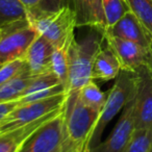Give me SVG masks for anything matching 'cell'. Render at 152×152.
<instances>
[{
    "label": "cell",
    "mask_w": 152,
    "mask_h": 152,
    "mask_svg": "<svg viewBox=\"0 0 152 152\" xmlns=\"http://www.w3.org/2000/svg\"><path fill=\"white\" fill-rule=\"evenodd\" d=\"M99 115L100 112L81 102L77 92L67 96L64 107L63 152H89Z\"/></svg>",
    "instance_id": "obj_1"
},
{
    "label": "cell",
    "mask_w": 152,
    "mask_h": 152,
    "mask_svg": "<svg viewBox=\"0 0 152 152\" xmlns=\"http://www.w3.org/2000/svg\"><path fill=\"white\" fill-rule=\"evenodd\" d=\"M27 19L37 32L47 39L54 48L68 49L75 40L76 16L69 4L54 11H43L37 7L27 10Z\"/></svg>",
    "instance_id": "obj_2"
},
{
    "label": "cell",
    "mask_w": 152,
    "mask_h": 152,
    "mask_svg": "<svg viewBox=\"0 0 152 152\" xmlns=\"http://www.w3.org/2000/svg\"><path fill=\"white\" fill-rule=\"evenodd\" d=\"M105 42L104 34L97 29L91 31L80 41L75 40L68 48L69 80L66 95L77 92L92 79L95 58Z\"/></svg>",
    "instance_id": "obj_3"
},
{
    "label": "cell",
    "mask_w": 152,
    "mask_h": 152,
    "mask_svg": "<svg viewBox=\"0 0 152 152\" xmlns=\"http://www.w3.org/2000/svg\"><path fill=\"white\" fill-rule=\"evenodd\" d=\"M135 94V72L121 70L115 83L107 91V97L90 141V149L102 141L105 128L120 114Z\"/></svg>",
    "instance_id": "obj_4"
},
{
    "label": "cell",
    "mask_w": 152,
    "mask_h": 152,
    "mask_svg": "<svg viewBox=\"0 0 152 152\" xmlns=\"http://www.w3.org/2000/svg\"><path fill=\"white\" fill-rule=\"evenodd\" d=\"M0 59L3 63L24 59L28 48L38 37L27 18L0 28Z\"/></svg>",
    "instance_id": "obj_5"
},
{
    "label": "cell",
    "mask_w": 152,
    "mask_h": 152,
    "mask_svg": "<svg viewBox=\"0 0 152 152\" xmlns=\"http://www.w3.org/2000/svg\"><path fill=\"white\" fill-rule=\"evenodd\" d=\"M67 95L61 93L47 99L17 105L1 122L0 134L34 122L65 106Z\"/></svg>",
    "instance_id": "obj_6"
},
{
    "label": "cell",
    "mask_w": 152,
    "mask_h": 152,
    "mask_svg": "<svg viewBox=\"0 0 152 152\" xmlns=\"http://www.w3.org/2000/svg\"><path fill=\"white\" fill-rule=\"evenodd\" d=\"M135 130L134 96L125 105L116 125L105 140L92 147L89 152H124Z\"/></svg>",
    "instance_id": "obj_7"
},
{
    "label": "cell",
    "mask_w": 152,
    "mask_h": 152,
    "mask_svg": "<svg viewBox=\"0 0 152 152\" xmlns=\"http://www.w3.org/2000/svg\"><path fill=\"white\" fill-rule=\"evenodd\" d=\"M134 72L135 129H152V72L146 65Z\"/></svg>",
    "instance_id": "obj_8"
},
{
    "label": "cell",
    "mask_w": 152,
    "mask_h": 152,
    "mask_svg": "<svg viewBox=\"0 0 152 152\" xmlns=\"http://www.w3.org/2000/svg\"><path fill=\"white\" fill-rule=\"evenodd\" d=\"M64 140V110L41 127L25 143L20 152H53Z\"/></svg>",
    "instance_id": "obj_9"
},
{
    "label": "cell",
    "mask_w": 152,
    "mask_h": 152,
    "mask_svg": "<svg viewBox=\"0 0 152 152\" xmlns=\"http://www.w3.org/2000/svg\"><path fill=\"white\" fill-rule=\"evenodd\" d=\"M105 43L112 48L121 66V70L134 72L139 67L146 65L148 48L124 39L104 34Z\"/></svg>",
    "instance_id": "obj_10"
},
{
    "label": "cell",
    "mask_w": 152,
    "mask_h": 152,
    "mask_svg": "<svg viewBox=\"0 0 152 152\" xmlns=\"http://www.w3.org/2000/svg\"><path fill=\"white\" fill-rule=\"evenodd\" d=\"M65 107V106H64ZM58 110L24 126L0 134V152H20L25 143L45 124L58 116L64 110Z\"/></svg>",
    "instance_id": "obj_11"
},
{
    "label": "cell",
    "mask_w": 152,
    "mask_h": 152,
    "mask_svg": "<svg viewBox=\"0 0 152 152\" xmlns=\"http://www.w3.org/2000/svg\"><path fill=\"white\" fill-rule=\"evenodd\" d=\"M104 34L137 43L145 48L149 47L150 41L152 40V34L130 11L125 14L117 23L108 27Z\"/></svg>",
    "instance_id": "obj_12"
},
{
    "label": "cell",
    "mask_w": 152,
    "mask_h": 152,
    "mask_svg": "<svg viewBox=\"0 0 152 152\" xmlns=\"http://www.w3.org/2000/svg\"><path fill=\"white\" fill-rule=\"evenodd\" d=\"M76 16L77 27H90L104 34L107 23L102 0H70Z\"/></svg>",
    "instance_id": "obj_13"
},
{
    "label": "cell",
    "mask_w": 152,
    "mask_h": 152,
    "mask_svg": "<svg viewBox=\"0 0 152 152\" xmlns=\"http://www.w3.org/2000/svg\"><path fill=\"white\" fill-rule=\"evenodd\" d=\"M54 47L43 36L38 34L28 48L24 61L31 76L51 72V59Z\"/></svg>",
    "instance_id": "obj_14"
},
{
    "label": "cell",
    "mask_w": 152,
    "mask_h": 152,
    "mask_svg": "<svg viewBox=\"0 0 152 152\" xmlns=\"http://www.w3.org/2000/svg\"><path fill=\"white\" fill-rule=\"evenodd\" d=\"M121 72V66L116 54L107 45L102 46L94 61L92 79L102 83L114 80Z\"/></svg>",
    "instance_id": "obj_15"
},
{
    "label": "cell",
    "mask_w": 152,
    "mask_h": 152,
    "mask_svg": "<svg viewBox=\"0 0 152 152\" xmlns=\"http://www.w3.org/2000/svg\"><path fill=\"white\" fill-rule=\"evenodd\" d=\"M31 78L32 76L30 75L28 70H25L12 80L0 86V104L19 99L28 87Z\"/></svg>",
    "instance_id": "obj_16"
},
{
    "label": "cell",
    "mask_w": 152,
    "mask_h": 152,
    "mask_svg": "<svg viewBox=\"0 0 152 152\" xmlns=\"http://www.w3.org/2000/svg\"><path fill=\"white\" fill-rule=\"evenodd\" d=\"M78 98L83 103L101 113L107 97V92H102L95 80H91L77 91Z\"/></svg>",
    "instance_id": "obj_17"
},
{
    "label": "cell",
    "mask_w": 152,
    "mask_h": 152,
    "mask_svg": "<svg viewBox=\"0 0 152 152\" xmlns=\"http://www.w3.org/2000/svg\"><path fill=\"white\" fill-rule=\"evenodd\" d=\"M27 18V10L20 0H0V28Z\"/></svg>",
    "instance_id": "obj_18"
},
{
    "label": "cell",
    "mask_w": 152,
    "mask_h": 152,
    "mask_svg": "<svg viewBox=\"0 0 152 152\" xmlns=\"http://www.w3.org/2000/svg\"><path fill=\"white\" fill-rule=\"evenodd\" d=\"M51 72L54 74L67 90L68 80H69V57L68 49L54 48L51 59Z\"/></svg>",
    "instance_id": "obj_19"
},
{
    "label": "cell",
    "mask_w": 152,
    "mask_h": 152,
    "mask_svg": "<svg viewBox=\"0 0 152 152\" xmlns=\"http://www.w3.org/2000/svg\"><path fill=\"white\" fill-rule=\"evenodd\" d=\"M130 12L152 34V0H125Z\"/></svg>",
    "instance_id": "obj_20"
},
{
    "label": "cell",
    "mask_w": 152,
    "mask_h": 152,
    "mask_svg": "<svg viewBox=\"0 0 152 152\" xmlns=\"http://www.w3.org/2000/svg\"><path fill=\"white\" fill-rule=\"evenodd\" d=\"M152 148V129H135L124 152H149Z\"/></svg>",
    "instance_id": "obj_21"
},
{
    "label": "cell",
    "mask_w": 152,
    "mask_h": 152,
    "mask_svg": "<svg viewBox=\"0 0 152 152\" xmlns=\"http://www.w3.org/2000/svg\"><path fill=\"white\" fill-rule=\"evenodd\" d=\"M102 5L107 28L117 23L125 14L130 11L125 0H102Z\"/></svg>",
    "instance_id": "obj_22"
},
{
    "label": "cell",
    "mask_w": 152,
    "mask_h": 152,
    "mask_svg": "<svg viewBox=\"0 0 152 152\" xmlns=\"http://www.w3.org/2000/svg\"><path fill=\"white\" fill-rule=\"evenodd\" d=\"M58 85H61V83H59L57 77L52 72H48V73L41 74V75L32 76L29 85H28V87L25 89V91L23 92L21 97L29 95V94H32V93H36V92H39V91H43V90L49 89V88L55 87V86H58Z\"/></svg>",
    "instance_id": "obj_23"
},
{
    "label": "cell",
    "mask_w": 152,
    "mask_h": 152,
    "mask_svg": "<svg viewBox=\"0 0 152 152\" xmlns=\"http://www.w3.org/2000/svg\"><path fill=\"white\" fill-rule=\"evenodd\" d=\"M25 70H27V67L24 59H15L3 64L0 67V86L12 80Z\"/></svg>",
    "instance_id": "obj_24"
},
{
    "label": "cell",
    "mask_w": 152,
    "mask_h": 152,
    "mask_svg": "<svg viewBox=\"0 0 152 152\" xmlns=\"http://www.w3.org/2000/svg\"><path fill=\"white\" fill-rule=\"evenodd\" d=\"M16 106H17L16 101H11V102H7V103L0 104V122H1Z\"/></svg>",
    "instance_id": "obj_25"
},
{
    "label": "cell",
    "mask_w": 152,
    "mask_h": 152,
    "mask_svg": "<svg viewBox=\"0 0 152 152\" xmlns=\"http://www.w3.org/2000/svg\"><path fill=\"white\" fill-rule=\"evenodd\" d=\"M21 1L22 4L25 7L26 10H30V9H34V7H38L42 1L44 0H20Z\"/></svg>",
    "instance_id": "obj_26"
},
{
    "label": "cell",
    "mask_w": 152,
    "mask_h": 152,
    "mask_svg": "<svg viewBox=\"0 0 152 152\" xmlns=\"http://www.w3.org/2000/svg\"><path fill=\"white\" fill-rule=\"evenodd\" d=\"M146 66L152 72V40L150 41L149 47H148V56H147V61H146Z\"/></svg>",
    "instance_id": "obj_27"
},
{
    "label": "cell",
    "mask_w": 152,
    "mask_h": 152,
    "mask_svg": "<svg viewBox=\"0 0 152 152\" xmlns=\"http://www.w3.org/2000/svg\"><path fill=\"white\" fill-rule=\"evenodd\" d=\"M53 152H63V150H61V146L58 148V149H56V150H54Z\"/></svg>",
    "instance_id": "obj_28"
},
{
    "label": "cell",
    "mask_w": 152,
    "mask_h": 152,
    "mask_svg": "<svg viewBox=\"0 0 152 152\" xmlns=\"http://www.w3.org/2000/svg\"><path fill=\"white\" fill-rule=\"evenodd\" d=\"M3 64H4V63H3V61H1V59H0V67H1V66H2V65H3Z\"/></svg>",
    "instance_id": "obj_29"
},
{
    "label": "cell",
    "mask_w": 152,
    "mask_h": 152,
    "mask_svg": "<svg viewBox=\"0 0 152 152\" xmlns=\"http://www.w3.org/2000/svg\"><path fill=\"white\" fill-rule=\"evenodd\" d=\"M149 152H152V148H151V150H150V151Z\"/></svg>",
    "instance_id": "obj_30"
},
{
    "label": "cell",
    "mask_w": 152,
    "mask_h": 152,
    "mask_svg": "<svg viewBox=\"0 0 152 152\" xmlns=\"http://www.w3.org/2000/svg\"><path fill=\"white\" fill-rule=\"evenodd\" d=\"M0 37H1V31H0Z\"/></svg>",
    "instance_id": "obj_31"
}]
</instances>
